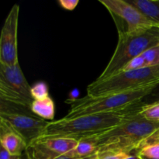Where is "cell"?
I'll return each mask as SVG.
<instances>
[{
    "label": "cell",
    "mask_w": 159,
    "mask_h": 159,
    "mask_svg": "<svg viewBox=\"0 0 159 159\" xmlns=\"http://www.w3.org/2000/svg\"><path fill=\"white\" fill-rule=\"evenodd\" d=\"M79 144L73 138L42 137L31 143L26 151L27 159H53L72 152Z\"/></svg>",
    "instance_id": "cell-10"
},
{
    "label": "cell",
    "mask_w": 159,
    "mask_h": 159,
    "mask_svg": "<svg viewBox=\"0 0 159 159\" xmlns=\"http://www.w3.org/2000/svg\"><path fill=\"white\" fill-rule=\"evenodd\" d=\"M140 114L148 120L159 123V101L148 105H143Z\"/></svg>",
    "instance_id": "cell-16"
},
{
    "label": "cell",
    "mask_w": 159,
    "mask_h": 159,
    "mask_svg": "<svg viewBox=\"0 0 159 159\" xmlns=\"http://www.w3.org/2000/svg\"><path fill=\"white\" fill-rule=\"evenodd\" d=\"M137 151L143 159H159V130L144 138Z\"/></svg>",
    "instance_id": "cell-13"
},
{
    "label": "cell",
    "mask_w": 159,
    "mask_h": 159,
    "mask_svg": "<svg viewBox=\"0 0 159 159\" xmlns=\"http://www.w3.org/2000/svg\"><path fill=\"white\" fill-rule=\"evenodd\" d=\"M30 90L20 64H0V99L30 109L34 101Z\"/></svg>",
    "instance_id": "cell-7"
},
{
    "label": "cell",
    "mask_w": 159,
    "mask_h": 159,
    "mask_svg": "<svg viewBox=\"0 0 159 159\" xmlns=\"http://www.w3.org/2000/svg\"><path fill=\"white\" fill-rule=\"evenodd\" d=\"M31 96L34 100L46 99L49 97V88L44 82H37L31 86Z\"/></svg>",
    "instance_id": "cell-17"
},
{
    "label": "cell",
    "mask_w": 159,
    "mask_h": 159,
    "mask_svg": "<svg viewBox=\"0 0 159 159\" xmlns=\"http://www.w3.org/2000/svg\"><path fill=\"white\" fill-rule=\"evenodd\" d=\"M141 56L145 61L148 67L159 65V45L146 50Z\"/></svg>",
    "instance_id": "cell-18"
},
{
    "label": "cell",
    "mask_w": 159,
    "mask_h": 159,
    "mask_svg": "<svg viewBox=\"0 0 159 159\" xmlns=\"http://www.w3.org/2000/svg\"><path fill=\"white\" fill-rule=\"evenodd\" d=\"M154 26L159 27V0H127Z\"/></svg>",
    "instance_id": "cell-12"
},
{
    "label": "cell",
    "mask_w": 159,
    "mask_h": 159,
    "mask_svg": "<svg viewBox=\"0 0 159 159\" xmlns=\"http://www.w3.org/2000/svg\"><path fill=\"white\" fill-rule=\"evenodd\" d=\"M144 68H148L147 64H146L144 58L140 55L134 57V58H133L132 60H130V61L124 67V68H123L121 71H133V70H138Z\"/></svg>",
    "instance_id": "cell-20"
},
{
    "label": "cell",
    "mask_w": 159,
    "mask_h": 159,
    "mask_svg": "<svg viewBox=\"0 0 159 159\" xmlns=\"http://www.w3.org/2000/svg\"><path fill=\"white\" fill-rule=\"evenodd\" d=\"M131 153L124 151L104 150L97 152V159H125Z\"/></svg>",
    "instance_id": "cell-19"
},
{
    "label": "cell",
    "mask_w": 159,
    "mask_h": 159,
    "mask_svg": "<svg viewBox=\"0 0 159 159\" xmlns=\"http://www.w3.org/2000/svg\"><path fill=\"white\" fill-rule=\"evenodd\" d=\"M158 130L159 123L148 120L139 112L117 127L96 136L98 152L115 150L128 153L138 152L137 150L141 141Z\"/></svg>",
    "instance_id": "cell-2"
},
{
    "label": "cell",
    "mask_w": 159,
    "mask_h": 159,
    "mask_svg": "<svg viewBox=\"0 0 159 159\" xmlns=\"http://www.w3.org/2000/svg\"><path fill=\"white\" fill-rule=\"evenodd\" d=\"M0 120L7 123L28 146L44 134L49 122L40 119L30 109L0 99Z\"/></svg>",
    "instance_id": "cell-6"
},
{
    "label": "cell",
    "mask_w": 159,
    "mask_h": 159,
    "mask_svg": "<svg viewBox=\"0 0 159 159\" xmlns=\"http://www.w3.org/2000/svg\"><path fill=\"white\" fill-rule=\"evenodd\" d=\"M125 159H143V158L138 155V152H133V153L130 154V155Z\"/></svg>",
    "instance_id": "cell-26"
},
{
    "label": "cell",
    "mask_w": 159,
    "mask_h": 159,
    "mask_svg": "<svg viewBox=\"0 0 159 159\" xmlns=\"http://www.w3.org/2000/svg\"><path fill=\"white\" fill-rule=\"evenodd\" d=\"M0 159H22L21 157L12 155L2 147H0Z\"/></svg>",
    "instance_id": "cell-25"
},
{
    "label": "cell",
    "mask_w": 159,
    "mask_h": 159,
    "mask_svg": "<svg viewBox=\"0 0 159 159\" xmlns=\"http://www.w3.org/2000/svg\"><path fill=\"white\" fill-rule=\"evenodd\" d=\"M20 6L15 4L6 16L0 36V64L14 65L19 63L18 35Z\"/></svg>",
    "instance_id": "cell-9"
},
{
    "label": "cell",
    "mask_w": 159,
    "mask_h": 159,
    "mask_svg": "<svg viewBox=\"0 0 159 159\" xmlns=\"http://www.w3.org/2000/svg\"><path fill=\"white\" fill-rule=\"evenodd\" d=\"M142 102L119 111L85 115L75 118H61L49 122L43 137L73 138L77 141L106 133L139 113Z\"/></svg>",
    "instance_id": "cell-1"
},
{
    "label": "cell",
    "mask_w": 159,
    "mask_h": 159,
    "mask_svg": "<svg viewBox=\"0 0 159 159\" xmlns=\"http://www.w3.org/2000/svg\"><path fill=\"white\" fill-rule=\"evenodd\" d=\"M79 3V0H58V4L61 7L68 11L74 10Z\"/></svg>",
    "instance_id": "cell-22"
},
{
    "label": "cell",
    "mask_w": 159,
    "mask_h": 159,
    "mask_svg": "<svg viewBox=\"0 0 159 159\" xmlns=\"http://www.w3.org/2000/svg\"><path fill=\"white\" fill-rule=\"evenodd\" d=\"M99 2L113 16L118 34H138L156 27L127 0H99Z\"/></svg>",
    "instance_id": "cell-8"
},
{
    "label": "cell",
    "mask_w": 159,
    "mask_h": 159,
    "mask_svg": "<svg viewBox=\"0 0 159 159\" xmlns=\"http://www.w3.org/2000/svg\"><path fill=\"white\" fill-rule=\"evenodd\" d=\"M159 83V65L133 71H120L103 80H96L87 87V96L106 95L132 91Z\"/></svg>",
    "instance_id": "cell-5"
},
{
    "label": "cell",
    "mask_w": 159,
    "mask_h": 159,
    "mask_svg": "<svg viewBox=\"0 0 159 159\" xmlns=\"http://www.w3.org/2000/svg\"><path fill=\"white\" fill-rule=\"evenodd\" d=\"M0 143L1 147L15 156L21 157L27 148L23 138L2 120H0Z\"/></svg>",
    "instance_id": "cell-11"
},
{
    "label": "cell",
    "mask_w": 159,
    "mask_h": 159,
    "mask_svg": "<svg viewBox=\"0 0 159 159\" xmlns=\"http://www.w3.org/2000/svg\"><path fill=\"white\" fill-rule=\"evenodd\" d=\"M159 101V83L157 85H155V88L152 90L148 95L145 96L142 99L141 102L144 105H148V104L154 103V102H158Z\"/></svg>",
    "instance_id": "cell-21"
},
{
    "label": "cell",
    "mask_w": 159,
    "mask_h": 159,
    "mask_svg": "<svg viewBox=\"0 0 159 159\" xmlns=\"http://www.w3.org/2000/svg\"><path fill=\"white\" fill-rule=\"evenodd\" d=\"M155 85L99 97H91L86 95L71 104L68 114L64 118L70 119L95 113L119 111L129 108L141 102L142 99L152 92Z\"/></svg>",
    "instance_id": "cell-3"
},
{
    "label": "cell",
    "mask_w": 159,
    "mask_h": 159,
    "mask_svg": "<svg viewBox=\"0 0 159 159\" xmlns=\"http://www.w3.org/2000/svg\"><path fill=\"white\" fill-rule=\"evenodd\" d=\"M159 45V27L138 34H118V42L108 65L96 80L101 81L120 72L124 67L146 50Z\"/></svg>",
    "instance_id": "cell-4"
},
{
    "label": "cell",
    "mask_w": 159,
    "mask_h": 159,
    "mask_svg": "<svg viewBox=\"0 0 159 159\" xmlns=\"http://www.w3.org/2000/svg\"><path fill=\"white\" fill-rule=\"evenodd\" d=\"M98 144L96 137L86 138L79 141L77 147L69 152L71 155L79 158H85L97 154Z\"/></svg>",
    "instance_id": "cell-15"
},
{
    "label": "cell",
    "mask_w": 159,
    "mask_h": 159,
    "mask_svg": "<svg viewBox=\"0 0 159 159\" xmlns=\"http://www.w3.org/2000/svg\"><path fill=\"white\" fill-rule=\"evenodd\" d=\"M53 159H97V154L94 155H92L89 157H85V158H79V157H75L71 155V154L68 153L66 155H61V156L57 157V158H54Z\"/></svg>",
    "instance_id": "cell-24"
},
{
    "label": "cell",
    "mask_w": 159,
    "mask_h": 159,
    "mask_svg": "<svg viewBox=\"0 0 159 159\" xmlns=\"http://www.w3.org/2000/svg\"><path fill=\"white\" fill-rule=\"evenodd\" d=\"M34 114L43 120H52L55 115V105L51 96L40 100H34L30 107Z\"/></svg>",
    "instance_id": "cell-14"
},
{
    "label": "cell",
    "mask_w": 159,
    "mask_h": 159,
    "mask_svg": "<svg viewBox=\"0 0 159 159\" xmlns=\"http://www.w3.org/2000/svg\"><path fill=\"white\" fill-rule=\"evenodd\" d=\"M79 94H80V93H79V90L77 88L73 89L71 90V92H69V93H68V97H67L66 100H65V102L71 105V104L75 102L76 101L79 99Z\"/></svg>",
    "instance_id": "cell-23"
}]
</instances>
